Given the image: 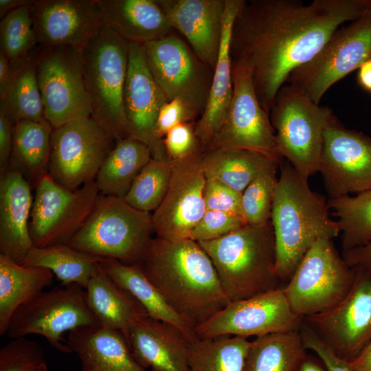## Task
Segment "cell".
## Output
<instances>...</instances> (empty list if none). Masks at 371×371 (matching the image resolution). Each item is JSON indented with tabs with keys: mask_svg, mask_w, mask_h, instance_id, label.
I'll return each instance as SVG.
<instances>
[{
	"mask_svg": "<svg viewBox=\"0 0 371 371\" xmlns=\"http://www.w3.org/2000/svg\"><path fill=\"white\" fill-rule=\"evenodd\" d=\"M36 71L44 117L53 129L91 116L82 49L69 45L38 46Z\"/></svg>",
	"mask_w": 371,
	"mask_h": 371,
	"instance_id": "cell-9",
	"label": "cell"
},
{
	"mask_svg": "<svg viewBox=\"0 0 371 371\" xmlns=\"http://www.w3.org/2000/svg\"><path fill=\"white\" fill-rule=\"evenodd\" d=\"M172 30L214 69L222 42L226 0H157Z\"/></svg>",
	"mask_w": 371,
	"mask_h": 371,
	"instance_id": "cell-22",
	"label": "cell"
},
{
	"mask_svg": "<svg viewBox=\"0 0 371 371\" xmlns=\"http://www.w3.org/2000/svg\"><path fill=\"white\" fill-rule=\"evenodd\" d=\"M242 2L243 0H226L222 42L213 71L207 104L194 124L195 133L203 150L207 148L223 124L232 98V58L229 41L232 23Z\"/></svg>",
	"mask_w": 371,
	"mask_h": 371,
	"instance_id": "cell-26",
	"label": "cell"
},
{
	"mask_svg": "<svg viewBox=\"0 0 371 371\" xmlns=\"http://www.w3.org/2000/svg\"><path fill=\"white\" fill-rule=\"evenodd\" d=\"M149 280L195 328L231 302L198 242L153 238L139 264Z\"/></svg>",
	"mask_w": 371,
	"mask_h": 371,
	"instance_id": "cell-2",
	"label": "cell"
},
{
	"mask_svg": "<svg viewBox=\"0 0 371 371\" xmlns=\"http://www.w3.org/2000/svg\"><path fill=\"white\" fill-rule=\"evenodd\" d=\"M197 114L179 99L167 101L161 107L157 120L156 135L164 139L167 133L175 126L187 122H196Z\"/></svg>",
	"mask_w": 371,
	"mask_h": 371,
	"instance_id": "cell-46",
	"label": "cell"
},
{
	"mask_svg": "<svg viewBox=\"0 0 371 371\" xmlns=\"http://www.w3.org/2000/svg\"><path fill=\"white\" fill-rule=\"evenodd\" d=\"M350 366L353 371H371V341L350 362Z\"/></svg>",
	"mask_w": 371,
	"mask_h": 371,
	"instance_id": "cell-50",
	"label": "cell"
},
{
	"mask_svg": "<svg viewBox=\"0 0 371 371\" xmlns=\"http://www.w3.org/2000/svg\"><path fill=\"white\" fill-rule=\"evenodd\" d=\"M203 152L173 161L166 194L151 214L156 237L168 240L189 238L206 211Z\"/></svg>",
	"mask_w": 371,
	"mask_h": 371,
	"instance_id": "cell-19",
	"label": "cell"
},
{
	"mask_svg": "<svg viewBox=\"0 0 371 371\" xmlns=\"http://www.w3.org/2000/svg\"><path fill=\"white\" fill-rule=\"evenodd\" d=\"M31 13L38 45L82 49L106 21L97 0H35Z\"/></svg>",
	"mask_w": 371,
	"mask_h": 371,
	"instance_id": "cell-21",
	"label": "cell"
},
{
	"mask_svg": "<svg viewBox=\"0 0 371 371\" xmlns=\"http://www.w3.org/2000/svg\"><path fill=\"white\" fill-rule=\"evenodd\" d=\"M142 47L149 70L168 100H182L199 118L207 104L214 70L172 33Z\"/></svg>",
	"mask_w": 371,
	"mask_h": 371,
	"instance_id": "cell-14",
	"label": "cell"
},
{
	"mask_svg": "<svg viewBox=\"0 0 371 371\" xmlns=\"http://www.w3.org/2000/svg\"><path fill=\"white\" fill-rule=\"evenodd\" d=\"M101 194L95 181L70 190L45 174L36 181L30 234L33 246L67 244L83 226Z\"/></svg>",
	"mask_w": 371,
	"mask_h": 371,
	"instance_id": "cell-12",
	"label": "cell"
},
{
	"mask_svg": "<svg viewBox=\"0 0 371 371\" xmlns=\"http://www.w3.org/2000/svg\"><path fill=\"white\" fill-rule=\"evenodd\" d=\"M298 371H327V370L318 357L316 358L314 356L306 354L300 363Z\"/></svg>",
	"mask_w": 371,
	"mask_h": 371,
	"instance_id": "cell-53",
	"label": "cell"
},
{
	"mask_svg": "<svg viewBox=\"0 0 371 371\" xmlns=\"http://www.w3.org/2000/svg\"><path fill=\"white\" fill-rule=\"evenodd\" d=\"M95 324H100L88 306L85 289L72 284L43 291L20 306L11 317L5 335L11 339L41 335L52 347L69 353L63 335Z\"/></svg>",
	"mask_w": 371,
	"mask_h": 371,
	"instance_id": "cell-11",
	"label": "cell"
},
{
	"mask_svg": "<svg viewBox=\"0 0 371 371\" xmlns=\"http://www.w3.org/2000/svg\"><path fill=\"white\" fill-rule=\"evenodd\" d=\"M371 59V5L358 19L339 27L319 52L294 70L289 83L314 102L334 84Z\"/></svg>",
	"mask_w": 371,
	"mask_h": 371,
	"instance_id": "cell-10",
	"label": "cell"
},
{
	"mask_svg": "<svg viewBox=\"0 0 371 371\" xmlns=\"http://www.w3.org/2000/svg\"><path fill=\"white\" fill-rule=\"evenodd\" d=\"M43 362L42 348L25 337L14 338L0 350V371H31Z\"/></svg>",
	"mask_w": 371,
	"mask_h": 371,
	"instance_id": "cell-42",
	"label": "cell"
},
{
	"mask_svg": "<svg viewBox=\"0 0 371 371\" xmlns=\"http://www.w3.org/2000/svg\"><path fill=\"white\" fill-rule=\"evenodd\" d=\"M104 258L78 250L67 244L33 247L21 265L50 270L63 285L76 284L85 289L98 271Z\"/></svg>",
	"mask_w": 371,
	"mask_h": 371,
	"instance_id": "cell-34",
	"label": "cell"
},
{
	"mask_svg": "<svg viewBox=\"0 0 371 371\" xmlns=\"http://www.w3.org/2000/svg\"><path fill=\"white\" fill-rule=\"evenodd\" d=\"M333 115L289 83L276 97L269 116L278 151L306 178L319 170L324 134Z\"/></svg>",
	"mask_w": 371,
	"mask_h": 371,
	"instance_id": "cell-7",
	"label": "cell"
},
{
	"mask_svg": "<svg viewBox=\"0 0 371 371\" xmlns=\"http://www.w3.org/2000/svg\"><path fill=\"white\" fill-rule=\"evenodd\" d=\"M52 132L47 121L21 120L14 123L11 160L15 168H21L19 171L36 181L48 173Z\"/></svg>",
	"mask_w": 371,
	"mask_h": 371,
	"instance_id": "cell-36",
	"label": "cell"
},
{
	"mask_svg": "<svg viewBox=\"0 0 371 371\" xmlns=\"http://www.w3.org/2000/svg\"><path fill=\"white\" fill-rule=\"evenodd\" d=\"M153 233L150 213L134 208L124 199L101 194L83 226L67 245L102 258L139 265Z\"/></svg>",
	"mask_w": 371,
	"mask_h": 371,
	"instance_id": "cell-6",
	"label": "cell"
},
{
	"mask_svg": "<svg viewBox=\"0 0 371 371\" xmlns=\"http://www.w3.org/2000/svg\"><path fill=\"white\" fill-rule=\"evenodd\" d=\"M12 73L10 60L0 50V99L3 97L8 88Z\"/></svg>",
	"mask_w": 371,
	"mask_h": 371,
	"instance_id": "cell-51",
	"label": "cell"
},
{
	"mask_svg": "<svg viewBox=\"0 0 371 371\" xmlns=\"http://www.w3.org/2000/svg\"><path fill=\"white\" fill-rule=\"evenodd\" d=\"M172 164L168 157L152 158L134 180L124 201L139 211L154 212L166 194Z\"/></svg>",
	"mask_w": 371,
	"mask_h": 371,
	"instance_id": "cell-39",
	"label": "cell"
},
{
	"mask_svg": "<svg viewBox=\"0 0 371 371\" xmlns=\"http://www.w3.org/2000/svg\"><path fill=\"white\" fill-rule=\"evenodd\" d=\"M115 140L91 116L53 129L48 174L76 190L93 181Z\"/></svg>",
	"mask_w": 371,
	"mask_h": 371,
	"instance_id": "cell-13",
	"label": "cell"
},
{
	"mask_svg": "<svg viewBox=\"0 0 371 371\" xmlns=\"http://www.w3.org/2000/svg\"><path fill=\"white\" fill-rule=\"evenodd\" d=\"M31 371H47L46 362H43V363L32 369Z\"/></svg>",
	"mask_w": 371,
	"mask_h": 371,
	"instance_id": "cell-55",
	"label": "cell"
},
{
	"mask_svg": "<svg viewBox=\"0 0 371 371\" xmlns=\"http://www.w3.org/2000/svg\"><path fill=\"white\" fill-rule=\"evenodd\" d=\"M331 214L337 218L342 251L366 244L371 238V190L328 199Z\"/></svg>",
	"mask_w": 371,
	"mask_h": 371,
	"instance_id": "cell-38",
	"label": "cell"
},
{
	"mask_svg": "<svg viewBox=\"0 0 371 371\" xmlns=\"http://www.w3.org/2000/svg\"><path fill=\"white\" fill-rule=\"evenodd\" d=\"M299 333L305 348L315 353L325 366L327 371H353L350 362L338 357L302 324Z\"/></svg>",
	"mask_w": 371,
	"mask_h": 371,
	"instance_id": "cell-47",
	"label": "cell"
},
{
	"mask_svg": "<svg viewBox=\"0 0 371 371\" xmlns=\"http://www.w3.org/2000/svg\"><path fill=\"white\" fill-rule=\"evenodd\" d=\"M279 167L271 222L276 242V271L285 285L317 241L333 240L340 231L337 221L330 218L328 200L311 189L308 178L284 159Z\"/></svg>",
	"mask_w": 371,
	"mask_h": 371,
	"instance_id": "cell-3",
	"label": "cell"
},
{
	"mask_svg": "<svg viewBox=\"0 0 371 371\" xmlns=\"http://www.w3.org/2000/svg\"><path fill=\"white\" fill-rule=\"evenodd\" d=\"M357 82L363 90L371 94V59L358 69Z\"/></svg>",
	"mask_w": 371,
	"mask_h": 371,
	"instance_id": "cell-52",
	"label": "cell"
},
{
	"mask_svg": "<svg viewBox=\"0 0 371 371\" xmlns=\"http://www.w3.org/2000/svg\"><path fill=\"white\" fill-rule=\"evenodd\" d=\"M319 172L329 199L371 190V137L334 115L324 131Z\"/></svg>",
	"mask_w": 371,
	"mask_h": 371,
	"instance_id": "cell-18",
	"label": "cell"
},
{
	"mask_svg": "<svg viewBox=\"0 0 371 371\" xmlns=\"http://www.w3.org/2000/svg\"><path fill=\"white\" fill-rule=\"evenodd\" d=\"M36 47L21 60L11 64L12 73L0 109L14 122L46 121L36 71Z\"/></svg>",
	"mask_w": 371,
	"mask_h": 371,
	"instance_id": "cell-33",
	"label": "cell"
},
{
	"mask_svg": "<svg viewBox=\"0 0 371 371\" xmlns=\"http://www.w3.org/2000/svg\"><path fill=\"white\" fill-rule=\"evenodd\" d=\"M250 341L236 336L197 337L190 343L188 371H243Z\"/></svg>",
	"mask_w": 371,
	"mask_h": 371,
	"instance_id": "cell-37",
	"label": "cell"
},
{
	"mask_svg": "<svg viewBox=\"0 0 371 371\" xmlns=\"http://www.w3.org/2000/svg\"><path fill=\"white\" fill-rule=\"evenodd\" d=\"M246 224L241 216L206 210L201 220L192 230L189 238L196 242L214 240Z\"/></svg>",
	"mask_w": 371,
	"mask_h": 371,
	"instance_id": "cell-43",
	"label": "cell"
},
{
	"mask_svg": "<svg viewBox=\"0 0 371 371\" xmlns=\"http://www.w3.org/2000/svg\"><path fill=\"white\" fill-rule=\"evenodd\" d=\"M34 198L24 175L8 169L0 179V254L22 264L34 247L29 218Z\"/></svg>",
	"mask_w": 371,
	"mask_h": 371,
	"instance_id": "cell-24",
	"label": "cell"
},
{
	"mask_svg": "<svg viewBox=\"0 0 371 371\" xmlns=\"http://www.w3.org/2000/svg\"><path fill=\"white\" fill-rule=\"evenodd\" d=\"M127 342L136 361L151 371H188L190 341L175 326L148 315L132 325Z\"/></svg>",
	"mask_w": 371,
	"mask_h": 371,
	"instance_id": "cell-23",
	"label": "cell"
},
{
	"mask_svg": "<svg viewBox=\"0 0 371 371\" xmlns=\"http://www.w3.org/2000/svg\"><path fill=\"white\" fill-rule=\"evenodd\" d=\"M35 0H0V17L3 19L10 12L24 5H32Z\"/></svg>",
	"mask_w": 371,
	"mask_h": 371,
	"instance_id": "cell-54",
	"label": "cell"
},
{
	"mask_svg": "<svg viewBox=\"0 0 371 371\" xmlns=\"http://www.w3.org/2000/svg\"><path fill=\"white\" fill-rule=\"evenodd\" d=\"M354 267L355 279L347 295L328 311L304 317L302 323L348 362L371 341V269Z\"/></svg>",
	"mask_w": 371,
	"mask_h": 371,
	"instance_id": "cell-15",
	"label": "cell"
},
{
	"mask_svg": "<svg viewBox=\"0 0 371 371\" xmlns=\"http://www.w3.org/2000/svg\"><path fill=\"white\" fill-rule=\"evenodd\" d=\"M371 0H243L229 41L232 60L248 66L257 98L269 113L291 73L332 34L360 18Z\"/></svg>",
	"mask_w": 371,
	"mask_h": 371,
	"instance_id": "cell-1",
	"label": "cell"
},
{
	"mask_svg": "<svg viewBox=\"0 0 371 371\" xmlns=\"http://www.w3.org/2000/svg\"><path fill=\"white\" fill-rule=\"evenodd\" d=\"M168 99L153 78L142 45L129 43L127 74L123 102L129 135L150 148L152 157H168L164 139L156 135L159 111Z\"/></svg>",
	"mask_w": 371,
	"mask_h": 371,
	"instance_id": "cell-20",
	"label": "cell"
},
{
	"mask_svg": "<svg viewBox=\"0 0 371 371\" xmlns=\"http://www.w3.org/2000/svg\"><path fill=\"white\" fill-rule=\"evenodd\" d=\"M279 162L255 151L235 148H215L203 152V165L207 179H213L243 192L258 177L276 172Z\"/></svg>",
	"mask_w": 371,
	"mask_h": 371,
	"instance_id": "cell-30",
	"label": "cell"
},
{
	"mask_svg": "<svg viewBox=\"0 0 371 371\" xmlns=\"http://www.w3.org/2000/svg\"><path fill=\"white\" fill-rule=\"evenodd\" d=\"M14 122L5 111L0 109V172L8 170L13 150Z\"/></svg>",
	"mask_w": 371,
	"mask_h": 371,
	"instance_id": "cell-48",
	"label": "cell"
},
{
	"mask_svg": "<svg viewBox=\"0 0 371 371\" xmlns=\"http://www.w3.org/2000/svg\"><path fill=\"white\" fill-rule=\"evenodd\" d=\"M302 317L291 309L282 287L231 302L195 328L199 338H244L299 330Z\"/></svg>",
	"mask_w": 371,
	"mask_h": 371,
	"instance_id": "cell-17",
	"label": "cell"
},
{
	"mask_svg": "<svg viewBox=\"0 0 371 371\" xmlns=\"http://www.w3.org/2000/svg\"><path fill=\"white\" fill-rule=\"evenodd\" d=\"M106 23L130 43L140 45L172 32L157 0H97Z\"/></svg>",
	"mask_w": 371,
	"mask_h": 371,
	"instance_id": "cell-27",
	"label": "cell"
},
{
	"mask_svg": "<svg viewBox=\"0 0 371 371\" xmlns=\"http://www.w3.org/2000/svg\"><path fill=\"white\" fill-rule=\"evenodd\" d=\"M198 243L211 259L231 302L283 287L276 271L271 221L246 224L221 238Z\"/></svg>",
	"mask_w": 371,
	"mask_h": 371,
	"instance_id": "cell-4",
	"label": "cell"
},
{
	"mask_svg": "<svg viewBox=\"0 0 371 371\" xmlns=\"http://www.w3.org/2000/svg\"><path fill=\"white\" fill-rule=\"evenodd\" d=\"M152 158L148 146L131 136L116 142L95 179L100 194L124 199Z\"/></svg>",
	"mask_w": 371,
	"mask_h": 371,
	"instance_id": "cell-32",
	"label": "cell"
},
{
	"mask_svg": "<svg viewBox=\"0 0 371 371\" xmlns=\"http://www.w3.org/2000/svg\"><path fill=\"white\" fill-rule=\"evenodd\" d=\"M278 179L276 172L254 180L242 193V212L247 224L265 225L271 221Z\"/></svg>",
	"mask_w": 371,
	"mask_h": 371,
	"instance_id": "cell-41",
	"label": "cell"
},
{
	"mask_svg": "<svg viewBox=\"0 0 371 371\" xmlns=\"http://www.w3.org/2000/svg\"><path fill=\"white\" fill-rule=\"evenodd\" d=\"M242 193L220 181L206 179L203 192L205 208L208 210L221 211L243 217Z\"/></svg>",
	"mask_w": 371,
	"mask_h": 371,
	"instance_id": "cell-45",
	"label": "cell"
},
{
	"mask_svg": "<svg viewBox=\"0 0 371 371\" xmlns=\"http://www.w3.org/2000/svg\"><path fill=\"white\" fill-rule=\"evenodd\" d=\"M54 276L46 268L25 266L0 254L1 336L5 335L14 313L50 284Z\"/></svg>",
	"mask_w": 371,
	"mask_h": 371,
	"instance_id": "cell-31",
	"label": "cell"
},
{
	"mask_svg": "<svg viewBox=\"0 0 371 371\" xmlns=\"http://www.w3.org/2000/svg\"><path fill=\"white\" fill-rule=\"evenodd\" d=\"M67 344L78 356L82 371H146L134 359L123 334L102 324L74 329Z\"/></svg>",
	"mask_w": 371,
	"mask_h": 371,
	"instance_id": "cell-25",
	"label": "cell"
},
{
	"mask_svg": "<svg viewBox=\"0 0 371 371\" xmlns=\"http://www.w3.org/2000/svg\"><path fill=\"white\" fill-rule=\"evenodd\" d=\"M129 43L105 23L82 50L91 117L115 142L130 136L123 102Z\"/></svg>",
	"mask_w": 371,
	"mask_h": 371,
	"instance_id": "cell-5",
	"label": "cell"
},
{
	"mask_svg": "<svg viewBox=\"0 0 371 371\" xmlns=\"http://www.w3.org/2000/svg\"><path fill=\"white\" fill-rule=\"evenodd\" d=\"M306 350L299 330L257 337L250 341L243 371H298Z\"/></svg>",
	"mask_w": 371,
	"mask_h": 371,
	"instance_id": "cell-35",
	"label": "cell"
},
{
	"mask_svg": "<svg viewBox=\"0 0 371 371\" xmlns=\"http://www.w3.org/2000/svg\"><path fill=\"white\" fill-rule=\"evenodd\" d=\"M356 269L340 256L333 240L317 241L282 289L293 311L306 316L328 311L349 293Z\"/></svg>",
	"mask_w": 371,
	"mask_h": 371,
	"instance_id": "cell-8",
	"label": "cell"
},
{
	"mask_svg": "<svg viewBox=\"0 0 371 371\" xmlns=\"http://www.w3.org/2000/svg\"><path fill=\"white\" fill-rule=\"evenodd\" d=\"M195 122L180 124L170 130L164 138L167 157L179 160L203 150L194 129Z\"/></svg>",
	"mask_w": 371,
	"mask_h": 371,
	"instance_id": "cell-44",
	"label": "cell"
},
{
	"mask_svg": "<svg viewBox=\"0 0 371 371\" xmlns=\"http://www.w3.org/2000/svg\"><path fill=\"white\" fill-rule=\"evenodd\" d=\"M342 258L350 267H363L371 269V238L363 245L342 251Z\"/></svg>",
	"mask_w": 371,
	"mask_h": 371,
	"instance_id": "cell-49",
	"label": "cell"
},
{
	"mask_svg": "<svg viewBox=\"0 0 371 371\" xmlns=\"http://www.w3.org/2000/svg\"><path fill=\"white\" fill-rule=\"evenodd\" d=\"M232 98L225 119L205 150H248L271 157L280 163L284 159L277 149L269 113L259 103L248 66L243 62L232 60Z\"/></svg>",
	"mask_w": 371,
	"mask_h": 371,
	"instance_id": "cell-16",
	"label": "cell"
},
{
	"mask_svg": "<svg viewBox=\"0 0 371 371\" xmlns=\"http://www.w3.org/2000/svg\"><path fill=\"white\" fill-rule=\"evenodd\" d=\"M85 289L88 306L99 324L120 331L126 341L133 323L148 315L135 298L107 276L100 264Z\"/></svg>",
	"mask_w": 371,
	"mask_h": 371,
	"instance_id": "cell-29",
	"label": "cell"
},
{
	"mask_svg": "<svg viewBox=\"0 0 371 371\" xmlns=\"http://www.w3.org/2000/svg\"><path fill=\"white\" fill-rule=\"evenodd\" d=\"M100 264L115 284L142 304L148 316L175 326L190 341L198 337L195 327L171 307L146 277L139 265H126L113 258H104Z\"/></svg>",
	"mask_w": 371,
	"mask_h": 371,
	"instance_id": "cell-28",
	"label": "cell"
},
{
	"mask_svg": "<svg viewBox=\"0 0 371 371\" xmlns=\"http://www.w3.org/2000/svg\"><path fill=\"white\" fill-rule=\"evenodd\" d=\"M32 5L16 8L1 19L0 50L11 64L27 57L38 45L31 13Z\"/></svg>",
	"mask_w": 371,
	"mask_h": 371,
	"instance_id": "cell-40",
	"label": "cell"
}]
</instances>
